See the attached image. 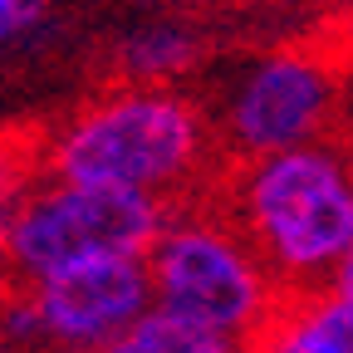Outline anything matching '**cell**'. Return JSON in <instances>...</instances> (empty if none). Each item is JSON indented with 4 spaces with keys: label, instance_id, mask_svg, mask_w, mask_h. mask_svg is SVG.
I'll return each mask as SVG.
<instances>
[{
    "label": "cell",
    "instance_id": "7a4b0ae2",
    "mask_svg": "<svg viewBox=\"0 0 353 353\" xmlns=\"http://www.w3.org/2000/svg\"><path fill=\"white\" fill-rule=\"evenodd\" d=\"M211 152L201 108L162 83H113L44 128V176L79 187L138 192L176 206Z\"/></svg>",
    "mask_w": 353,
    "mask_h": 353
},
{
    "label": "cell",
    "instance_id": "8992f818",
    "mask_svg": "<svg viewBox=\"0 0 353 353\" xmlns=\"http://www.w3.org/2000/svg\"><path fill=\"white\" fill-rule=\"evenodd\" d=\"M250 353H353V304L334 294L285 299L280 319Z\"/></svg>",
    "mask_w": 353,
    "mask_h": 353
},
{
    "label": "cell",
    "instance_id": "6da1fadb",
    "mask_svg": "<svg viewBox=\"0 0 353 353\" xmlns=\"http://www.w3.org/2000/svg\"><path fill=\"white\" fill-rule=\"evenodd\" d=\"M216 206L255 250L285 299L324 294L353 241V152L309 143L294 152L236 162Z\"/></svg>",
    "mask_w": 353,
    "mask_h": 353
},
{
    "label": "cell",
    "instance_id": "52a82bcc",
    "mask_svg": "<svg viewBox=\"0 0 353 353\" xmlns=\"http://www.w3.org/2000/svg\"><path fill=\"white\" fill-rule=\"evenodd\" d=\"M201 59V44L187 25H148L138 34H128V44L118 50V69L123 83H162L172 88L176 74H187Z\"/></svg>",
    "mask_w": 353,
    "mask_h": 353
},
{
    "label": "cell",
    "instance_id": "3957f363",
    "mask_svg": "<svg viewBox=\"0 0 353 353\" xmlns=\"http://www.w3.org/2000/svg\"><path fill=\"white\" fill-rule=\"evenodd\" d=\"M143 265L157 309L226 339L236 353L255 348L285 309V294L216 201L167 206V221L152 236Z\"/></svg>",
    "mask_w": 353,
    "mask_h": 353
},
{
    "label": "cell",
    "instance_id": "277c9868",
    "mask_svg": "<svg viewBox=\"0 0 353 353\" xmlns=\"http://www.w3.org/2000/svg\"><path fill=\"white\" fill-rule=\"evenodd\" d=\"M162 221L167 206L152 196L44 176L0 211V280L39 285L79 265L143 260Z\"/></svg>",
    "mask_w": 353,
    "mask_h": 353
},
{
    "label": "cell",
    "instance_id": "5b68a950",
    "mask_svg": "<svg viewBox=\"0 0 353 353\" xmlns=\"http://www.w3.org/2000/svg\"><path fill=\"white\" fill-rule=\"evenodd\" d=\"M339 118V74L314 50H275L255 59L226 103V148L236 162L324 143Z\"/></svg>",
    "mask_w": 353,
    "mask_h": 353
},
{
    "label": "cell",
    "instance_id": "9c48e42d",
    "mask_svg": "<svg viewBox=\"0 0 353 353\" xmlns=\"http://www.w3.org/2000/svg\"><path fill=\"white\" fill-rule=\"evenodd\" d=\"M34 182H44V128L39 123L0 128V211L15 206Z\"/></svg>",
    "mask_w": 353,
    "mask_h": 353
},
{
    "label": "cell",
    "instance_id": "8fae6325",
    "mask_svg": "<svg viewBox=\"0 0 353 353\" xmlns=\"http://www.w3.org/2000/svg\"><path fill=\"white\" fill-rule=\"evenodd\" d=\"M324 294L353 304V241H348V250L339 255V265H334V275H329V290H324Z\"/></svg>",
    "mask_w": 353,
    "mask_h": 353
},
{
    "label": "cell",
    "instance_id": "30bf717a",
    "mask_svg": "<svg viewBox=\"0 0 353 353\" xmlns=\"http://www.w3.org/2000/svg\"><path fill=\"white\" fill-rule=\"evenodd\" d=\"M39 20V0H0V39H15Z\"/></svg>",
    "mask_w": 353,
    "mask_h": 353
},
{
    "label": "cell",
    "instance_id": "ba28073f",
    "mask_svg": "<svg viewBox=\"0 0 353 353\" xmlns=\"http://www.w3.org/2000/svg\"><path fill=\"white\" fill-rule=\"evenodd\" d=\"M103 353H236V348L226 339H216V334H206V329H196V324H187V319H176V314L152 304Z\"/></svg>",
    "mask_w": 353,
    "mask_h": 353
}]
</instances>
